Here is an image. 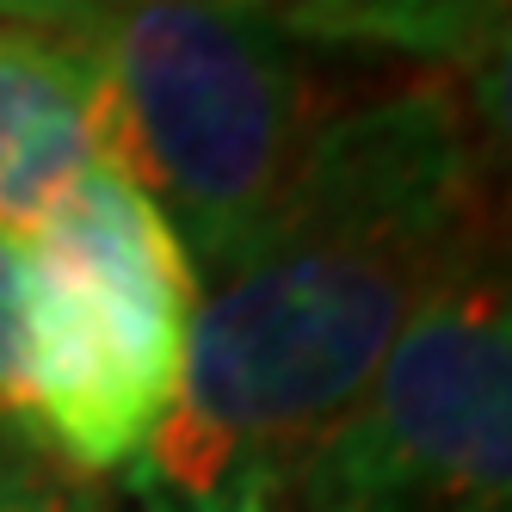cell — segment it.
Returning a JSON list of instances; mask_svg holds the SVG:
<instances>
[{
    "label": "cell",
    "instance_id": "obj_4",
    "mask_svg": "<svg viewBox=\"0 0 512 512\" xmlns=\"http://www.w3.org/2000/svg\"><path fill=\"white\" fill-rule=\"evenodd\" d=\"M309 512H494L512 500V241L420 303L358 408L290 482Z\"/></svg>",
    "mask_w": 512,
    "mask_h": 512
},
{
    "label": "cell",
    "instance_id": "obj_3",
    "mask_svg": "<svg viewBox=\"0 0 512 512\" xmlns=\"http://www.w3.org/2000/svg\"><path fill=\"white\" fill-rule=\"evenodd\" d=\"M31 241V438L75 475L130 469L179 395L198 272L118 167H93Z\"/></svg>",
    "mask_w": 512,
    "mask_h": 512
},
{
    "label": "cell",
    "instance_id": "obj_6",
    "mask_svg": "<svg viewBox=\"0 0 512 512\" xmlns=\"http://www.w3.org/2000/svg\"><path fill=\"white\" fill-rule=\"evenodd\" d=\"M309 50H389L451 62L494 0H241Z\"/></svg>",
    "mask_w": 512,
    "mask_h": 512
},
{
    "label": "cell",
    "instance_id": "obj_12",
    "mask_svg": "<svg viewBox=\"0 0 512 512\" xmlns=\"http://www.w3.org/2000/svg\"><path fill=\"white\" fill-rule=\"evenodd\" d=\"M0 469H7V457H0Z\"/></svg>",
    "mask_w": 512,
    "mask_h": 512
},
{
    "label": "cell",
    "instance_id": "obj_5",
    "mask_svg": "<svg viewBox=\"0 0 512 512\" xmlns=\"http://www.w3.org/2000/svg\"><path fill=\"white\" fill-rule=\"evenodd\" d=\"M105 161L99 75L75 38L0 25V235H31Z\"/></svg>",
    "mask_w": 512,
    "mask_h": 512
},
{
    "label": "cell",
    "instance_id": "obj_11",
    "mask_svg": "<svg viewBox=\"0 0 512 512\" xmlns=\"http://www.w3.org/2000/svg\"><path fill=\"white\" fill-rule=\"evenodd\" d=\"M494 512H512V500H506V506H494Z\"/></svg>",
    "mask_w": 512,
    "mask_h": 512
},
{
    "label": "cell",
    "instance_id": "obj_2",
    "mask_svg": "<svg viewBox=\"0 0 512 512\" xmlns=\"http://www.w3.org/2000/svg\"><path fill=\"white\" fill-rule=\"evenodd\" d=\"M62 38L99 75L105 161L167 216L204 284L284 210L334 118L309 44L241 0H81Z\"/></svg>",
    "mask_w": 512,
    "mask_h": 512
},
{
    "label": "cell",
    "instance_id": "obj_10",
    "mask_svg": "<svg viewBox=\"0 0 512 512\" xmlns=\"http://www.w3.org/2000/svg\"><path fill=\"white\" fill-rule=\"evenodd\" d=\"M272 512H309V506H297V500H290V494H284V500H278Z\"/></svg>",
    "mask_w": 512,
    "mask_h": 512
},
{
    "label": "cell",
    "instance_id": "obj_8",
    "mask_svg": "<svg viewBox=\"0 0 512 512\" xmlns=\"http://www.w3.org/2000/svg\"><path fill=\"white\" fill-rule=\"evenodd\" d=\"M0 432L31 438V241L0 235Z\"/></svg>",
    "mask_w": 512,
    "mask_h": 512
},
{
    "label": "cell",
    "instance_id": "obj_7",
    "mask_svg": "<svg viewBox=\"0 0 512 512\" xmlns=\"http://www.w3.org/2000/svg\"><path fill=\"white\" fill-rule=\"evenodd\" d=\"M451 87L494 161L506 204H512V0H494L482 25L463 38V50L451 56Z\"/></svg>",
    "mask_w": 512,
    "mask_h": 512
},
{
    "label": "cell",
    "instance_id": "obj_1",
    "mask_svg": "<svg viewBox=\"0 0 512 512\" xmlns=\"http://www.w3.org/2000/svg\"><path fill=\"white\" fill-rule=\"evenodd\" d=\"M512 241L451 75L334 112L284 210L198 284L179 395L130 463L149 512H272L445 278Z\"/></svg>",
    "mask_w": 512,
    "mask_h": 512
},
{
    "label": "cell",
    "instance_id": "obj_9",
    "mask_svg": "<svg viewBox=\"0 0 512 512\" xmlns=\"http://www.w3.org/2000/svg\"><path fill=\"white\" fill-rule=\"evenodd\" d=\"M81 0H0V25H31V31H62Z\"/></svg>",
    "mask_w": 512,
    "mask_h": 512
}]
</instances>
